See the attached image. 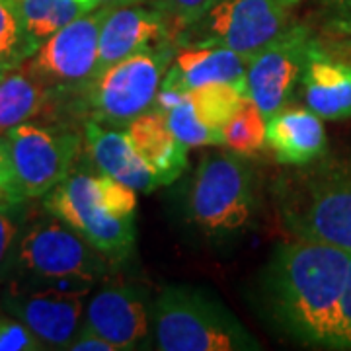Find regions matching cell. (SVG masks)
<instances>
[{
	"label": "cell",
	"mask_w": 351,
	"mask_h": 351,
	"mask_svg": "<svg viewBox=\"0 0 351 351\" xmlns=\"http://www.w3.org/2000/svg\"><path fill=\"white\" fill-rule=\"evenodd\" d=\"M351 252L314 240L279 244L262 274L263 311L289 338L336 350Z\"/></svg>",
	"instance_id": "obj_1"
},
{
	"label": "cell",
	"mask_w": 351,
	"mask_h": 351,
	"mask_svg": "<svg viewBox=\"0 0 351 351\" xmlns=\"http://www.w3.org/2000/svg\"><path fill=\"white\" fill-rule=\"evenodd\" d=\"M276 191L281 223L295 239L351 252V162L320 158L285 176Z\"/></svg>",
	"instance_id": "obj_2"
},
{
	"label": "cell",
	"mask_w": 351,
	"mask_h": 351,
	"mask_svg": "<svg viewBox=\"0 0 351 351\" xmlns=\"http://www.w3.org/2000/svg\"><path fill=\"white\" fill-rule=\"evenodd\" d=\"M151 334L160 351H258L260 341L213 293L168 285L151 304Z\"/></svg>",
	"instance_id": "obj_3"
},
{
	"label": "cell",
	"mask_w": 351,
	"mask_h": 351,
	"mask_svg": "<svg viewBox=\"0 0 351 351\" xmlns=\"http://www.w3.org/2000/svg\"><path fill=\"white\" fill-rule=\"evenodd\" d=\"M110 269V260L92 248L71 226L51 217H39L22 228L16 246L12 276L90 295Z\"/></svg>",
	"instance_id": "obj_4"
},
{
	"label": "cell",
	"mask_w": 351,
	"mask_h": 351,
	"mask_svg": "<svg viewBox=\"0 0 351 351\" xmlns=\"http://www.w3.org/2000/svg\"><path fill=\"white\" fill-rule=\"evenodd\" d=\"M254 170L237 152H209L191 180L188 213L209 237H232L250 226L256 215Z\"/></svg>",
	"instance_id": "obj_5"
},
{
	"label": "cell",
	"mask_w": 351,
	"mask_h": 351,
	"mask_svg": "<svg viewBox=\"0 0 351 351\" xmlns=\"http://www.w3.org/2000/svg\"><path fill=\"white\" fill-rule=\"evenodd\" d=\"M178 53V45L138 51L113 63L84 86L88 119L125 129L138 115L154 108L162 78Z\"/></svg>",
	"instance_id": "obj_6"
},
{
	"label": "cell",
	"mask_w": 351,
	"mask_h": 351,
	"mask_svg": "<svg viewBox=\"0 0 351 351\" xmlns=\"http://www.w3.org/2000/svg\"><path fill=\"white\" fill-rule=\"evenodd\" d=\"M289 24V6L281 0H219L184 29L176 43L178 47H225L256 55Z\"/></svg>",
	"instance_id": "obj_7"
},
{
	"label": "cell",
	"mask_w": 351,
	"mask_h": 351,
	"mask_svg": "<svg viewBox=\"0 0 351 351\" xmlns=\"http://www.w3.org/2000/svg\"><path fill=\"white\" fill-rule=\"evenodd\" d=\"M14 184L24 201L45 197L73 172L80 152V137L63 127L38 125L25 121L2 137Z\"/></svg>",
	"instance_id": "obj_8"
},
{
	"label": "cell",
	"mask_w": 351,
	"mask_h": 351,
	"mask_svg": "<svg viewBox=\"0 0 351 351\" xmlns=\"http://www.w3.org/2000/svg\"><path fill=\"white\" fill-rule=\"evenodd\" d=\"M43 207L80 234L110 262H123L135 248V219L113 217L98 199L94 174L71 172L45 193Z\"/></svg>",
	"instance_id": "obj_9"
},
{
	"label": "cell",
	"mask_w": 351,
	"mask_h": 351,
	"mask_svg": "<svg viewBox=\"0 0 351 351\" xmlns=\"http://www.w3.org/2000/svg\"><path fill=\"white\" fill-rule=\"evenodd\" d=\"M84 293L55 285L8 279L2 291V308L22 320L47 350H69L84 322Z\"/></svg>",
	"instance_id": "obj_10"
},
{
	"label": "cell",
	"mask_w": 351,
	"mask_h": 351,
	"mask_svg": "<svg viewBox=\"0 0 351 351\" xmlns=\"http://www.w3.org/2000/svg\"><path fill=\"white\" fill-rule=\"evenodd\" d=\"M110 6H100L73 20L45 39L27 59L53 92L80 90L94 76L98 63L101 22Z\"/></svg>",
	"instance_id": "obj_11"
},
{
	"label": "cell",
	"mask_w": 351,
	"mask_h": 351,
	"mask_svg": "<svg viewBox=\"0 0 351 351\" xmlns=\"http://www.w3.org/2000/svg\"><path fill=\"white\" fill-rule=\"evenodd\" d=\"M314 41L313 29L304 24H289L277 38L252 57L246 82L248 96L267 117L287 106Z\"/></svg>",
	"instance_id": "obj_12"
},
{
	"label": "cell",
	"mask_w": 351,
	"mask_h": 351,
	"mask_svg": "<svg viewBox=\"0 0 351 351\" xmlns=\"http://www.w3.org/2000/svg\"><path fill=\"white\" fill-rule=\"evenodd\" d=\"M82 324L123 351L145 350L152 343L151 306L145 291L133 283L106 281L88 301Z\"/></svg>",
	"instance_id": "obj_13"
},
{
	"label": "cell",
	"mask_w": 351,
	"mask_h": 351,
	"mask_svg": "<svg viewBox=\"0 0 351 351\" xmlns=\"http://www.w3.org/2000/svg\"><path fill=\"white\" fill-rule=\"evenodd\" d=\"M164 45L178 43L168 20L158 10L149 4L110 8L101 22L98 63L94 76L129 55H135L138 51L158 49Z\"/></svg>",
	"instance_id": "obj_14"
},
{
	"label": "cell",
	"mask_w": 351,
	"mask_h": 351,
	"mask_svg": "<svg viewBox=\"0 0 351 351\" xmlns=\"http://www.w3.org/2000/svg\"><path fill=\"white\" fill-rule=\"evenodd\" d=\"M302 100L322 119L351 117V55L326 49L314 38L301 76Z\"/></svg>",
	"instance_id": "obj_15"
},
{
	"label": "cell",
	"mask_w": 351,
	"mask_h": 351,
	"mask_svg": "<svg viewBox=\"0 0 351 351\" xmlns=\"http://www.w3.org/2000/svg\"><path fill=\"white\" fill-rule=\"evenodd\" d=\"M84 143L100 174L112 176L117 182L141 193H151L160 188L156 176L131 147L125 129L104 127L94 119H86Z\"/></svg>",
	"instance_id": "obj_16"
},
{
	"label": "cell",
	"mask_w": 351,
	"mask_h": 351,
	"mask_svg": "<svg viewBox=\"0 0 351 351\" xmlns=\"http://www.w3.org/2000/svg\"><path fill=\"white\" fill-rule=\"evenodd\" d=\"M254 55L225 47H180L162 78L160 88L189 94L209 82L244 80Z\"/></svg>",
	"instance_id": "obj_17"
},
{
	"label": "cell",
	"mask_w": 351,
	"mask_h": 351,
	"mask_svg": "<svg viewBox=\"0 0 351 351\" xmlns=\"http://www.w3.org/2000/svg\"><path fill=\"white\" fill-rule=\"evenodd\" d=\"M267 145L277 162L308 166L324 156L328 149L322 117L304 108H281L267 117Z\"/></svg>",
	"instance_id": "obj_18"
},
{
	"label": "cell",
	"mask_w": 351,
	"mask_h": 351,
	"mask_svg": "<svg viewBox=\"0 0 351 351\" xmlns=\"http://www.w3.org/2000/svg\"><path fill=\"white\" fill-rule=\"evenodd\" d=\"M131 147L156 176L160 186H170L188 168V151L172 133L158 110H149L125 127Z\"/></svg>",
	"instance_id": "obj_19"
},
{
	"label": "cell",
	"mask_w": 351,
	"mask_h": 351,
	"mask_svg": "<svg viewBox=\"0 0 351 351\" xmlns=\"http://www.w3.org/2000/svg\"><path fill=\"white\" fill-rule=\"evenodd\" d=\"M51 94L49 84L27 61L0 76V137L36 117Z\"/></svg>",
	"instance_id": "obj_20"
},
{
	"label": "cell",
	"mask_w": 351,
	"mask_h": 351,
	"mask_svg": "<svg viewBox=\"0 0 351 351\" xmlns=\"http://www.w3.org/2000/svg\"><path fill=\"white\" fill-rule=\"evenodd\" d=\"M96 8V0H22L25 27L38 49L53 34Z\"/></svg>",
	"instance_id": "obj_21"
},
{
	"label": "cell",
	"mask_w": 351,
	"mask_h": 351,
	"mask_svg": "<svg viewBox=\"0 0 351 351\" xmlns=\"http://www.w3.org/2000/svg\"><path fill=\"white\" fill-rule=\"evenodd\" d=\"M248 96V82H209L189 92V101L193 106V112L203 123L213 129L223 127L232 119V115L239 112L244 98Z\"/></svg>",
	"instance_id": "obj_22"
},
{
	"label": "cell",
	"mask_w": 351,
	"mask_h": 351,
	"mask_svg": "<svg viewBox=\"0 0 351 351\" xmlns=\"http://www.w3.org/2000/svg\"><path fill=\"white\" fill-rule=\"evenodd\" d=\"M38 45L25 27L22 0H0V76L25 63Z\"/></svg>",
	"instance_id": "obj_23"
},
{
	"label": "cell",
	"mask_w": 351,
	"mask_h": 351,
	"mask_svg": "<svg viewBox=\"0 0 351 351\" xmlns=\"http://www.w3.org/2000/svg\"><path fill=\"white\" fill-rule=\"evenodd\" d=\"M225 147L240 156H252L263 149L267 143V115L258 104L246 96L239 112L223 127Z\"/></svg>",
	"instance_id": "obj_24"
},
{
	"label": "cell",
	"mask_w": 351,
	"mask_h": 351,
	"mask_svg": "<svg viewBox=\"0 0 351 351\" xmlns=\"http://www.w3.org/2000/svg\"><path fill=\"white\" fill-rule=\"evenodd\" d=\"M166 123L172 129L176 137L180 138L186 147H221L225 145V133L223 129H213L203 123L193 112V106L189 96L178 106L164 112Z\"/></svg>",
	"instance_id": "obj_25"
},
{
	"label": "cell",
	"mask_w": 351,
	"mask_h": 351,
	"mask_svg": "<svg viewBox=\"0 0 351 351\" xmlns=\"http://www.w3.org/2000/svg\"><path fill=\"white\" fill-rule=\"evenodd\" d=\"M219 0H147L145 4L162 14L178 38L184 29L195 24L201 16L209 12Z\"/></svg>",
	"instance_id": "obj_26"
},
{
	"label": "cell",
	"mask_w": 351,
	"mask_h": 351,
	"mask_svg": "<svg viewBox=\"0 0 351 351\" xmlns=\"http://www.w3.org/2000/svg\"><path fill=\"white\" fill-rule=\"evenodd\" d=\"M94 186H96L100 203L113 217L135 219V209H137L135 189L106 174H94Z\"/></svg>",
	"instance_id": "obj_27"
},
{
	"label": "cell",
	"mask_w": 351,
	"mask_h": 351,
	"mask_svg": "<svg viewBox=\"0 0 351 351\" xmlns=\"http://www.w3.org/2000/svg\"><path fill=\"white\" fill-rule=\"evenodd\" d=\"M16 207L18 205L0 207V283L8 281L12 277L16 246H18L20 232H22L18 215L14 213Z\"/></svg>",
	"instance_id": "obj_28"
},
{
	"label": "cell",
	"mask_w": 351,
	"mask_h": 351,
	"mask_svg": "<svg viewBox=\"0 0 351 351\" xmlns=\"http://www.w3.org/2000/svg\"><path fill=\"white\" fill-rule=\"evenodd\" d=\"M43 341L12 314H0V351H41Z\"/></svg>",
	"instance_id": "obj_29"
},
{
	"label": "cell",
	"mask_w": 351,
	"mask_h": 351,
	"mask_svg": "<svg viewBox=\"0 0 351 351\" xmlns=\"http://www.w3.org/2000/svg\"><path fill=\"white\" fill-rule=\"evenodd\" d=\"M316 6L328 32L351 36V0H316Z\"/></svg>",
	"instance_id": "obj_30"
},
{
	"label": "cell",
	"mask_w": 351,
	"mask_h": 351,
	"mask_svg": "<svg viewBox=\"0 0 351 351\" xmlns=\"http://www.w3.org/2000/svg\"><path fill=\"white\" fill-rule=\"evenodd\" d=\"M336 350H351V256L348 279L341 295V306H339V328Z\"/></svg>",
	"instance_id": "obj_31"
},
{
	"label": "cell",
	"mask_w": 351,
	"mask_h": 351,
	"mask_svg": "<svg viewBox=\"0 0 351 351\" xmlns=\"http://www.w3.org/2000/svg\"><path fill=\"white\" fill-rule=\"evenodd\" d=\"M71 351H123L117 343H113L112 339L104 338L101 334L94 332L92 328L80 326L78 334L73 339V343L69 346Z\"/></svg>",
	"instance_id": "obj_32"
},
{
	"label": "cell",
	"mask_w": 351,
	"mask_h": 351,
	"mask_svg": "<svg viewBox=\"0 0 351 351\" xmlns=\"http://www.w3.org/2000/svg\"><path fill=\"white\" fill-rule=\"evenodd\" d=\"M20 203H24V199L20 197V193L16 189L10 162H8V156H6V151L0 141V207H12V205H20Z\"/></svg>",
	"instance_id": "obj_33"
},
{
	"label": "cell",
	"mask_w": 351,
	"mask_h": 351,
	"mask_svg": "<svg viewBox=\"0 0 351 351\" xmlns=\"http://www.w3.org/2000/svg\"><path fill=\"white\" fill-rule=\"evenodd\" d=\"M98 6H110V8H117V6H129V4H145L147 0H96Z\"/></svg>",
	"instance_id": "obj_34"
},
{
	"label": "cell",
	"mask_w": 351,
	"mask_h": 351,
	"mask_svg": "<svg viewBox=\"0 0 351 351\" xmlns=\"http://www.w3.org/2000/svg\"><path fill=\"white\" fill-rule=\"evenodd\" d=\"M281 2H283V4H287L289 8H291V6H295V4H299L301 0H281Z\"/></svg>",
	"instance_id": "obj_35"
}]
</instances>
